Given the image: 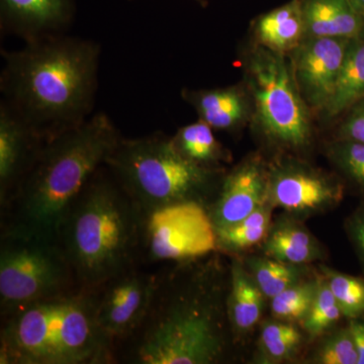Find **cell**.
I'll return each mask as SVG.
<instances>
[{"instance_id": "obj_22", "label": "cell", "mask_w": 364, "mask_h": 364, "mask_svg": "<svg viewBox=\"0 0 364 364\" xmlns=\"http://www.w3.org/2000/svg\"><path fill=\"white\" fill-rule=\"evenodd\" d=\"M171 142L182 156L208 168L218 169L215 165L224 158L212 127L202 119L182 127Z\"/></svg>"}, {"instance_id": "obj_9", "label": "cell", "mask_w": 364, "mask_h": 364, "mask_svg": "<svg viewBox=\"0 0 364 364\" xmlns=\"http://www.w3.org/2000/svg\"><path fill=\"white\" fill-rule=\"evenodd\" d=\"M217 250V230L203 203H173L144 215L143 264L198 259Z\"/></svg>"}, {"instance_id": "obj_21", "label": "cell", "mask_w": 364, "mask_h": 364, "mask_svg": "<svg viewBox=\"0 0 364 364\" xmlns=\"http://www.w3.org/2000/svg\"><path fill=\"white\" fill-rule=\"evenodd\" d=\"M364 97V38L352 40L326 112L335 117Z\"/></svg>"}, {"instance_id": "obj_28", "label": "cell", "mask_w": 364, "mask_h": 364, "mask_svg": "<svg viewBox=\"0 0 364 364\" xmlns=\"http://www.w3.org/2000/svg\"><path fill=\"white\" fill-rule=\"evenodd\" d=\"M341 316H343V314L327 280L318 282L313 305L303 322L306 333L312 338L320 336L336 324Z\"/></svg>"}, {"instance_id": "obj_17", "label": "cell", "mask_w": 364, "mask_h": 364, "mask_svg": "<svg viewBox=\"0 0 364 364\" xmlns=\"http://www.w3.org/2000/svg\"><path fill=\"white\" fill-rule=\"evenodd\" d=\"M255 31L267 49L277 53L293 51L306 38L299 0H291L261 16L256 21Z\"/></svg>"}, {"instance_id": "obj_3", "label": "cell", "mask_w": 364, "mask_h": 364, "mask_svg": "<svg viewBox=\"0 0 364 364\" xmlns=\"http://www.w3.org/2000/svg\"><path fill=\"white\" fill-rule=\"evenodd\" d=\"M109 114L98 112L41 148L32 167L6 207L0 234L58 240L72 203L122 138Z\"/></svg>"}, {"instance_id": "obj_29", "label": "cell", "mask_w": 364, "mask_h": 364, "mask_svg": "<svg viewBox=\"0 0 364 364\" xmlns=\"http://www.w3.org/2000/svg\"><path fill=\"white\" fill-rule=\"evenodd\" d=\"M331 157L352 181L364 189V144L343 140L331 147Z\"/></svg>"}, {"instance_id": "obj_16", "label": "cell", "mask_w": 364, "mask_h": 364, "mask_svg": "<svg viewBox=\"0 0 364 364\" xmlns=\"http://www.w3.org/2000/svg\"><path fill=\"white\" fill-rule=\"evenodd\" d=\"M306 38L363 37L364 16L355 11L349 0H299Z\"/></svg>"}, {"instance_id": "obj_20", "label": "cell", "mask_w": 364, "mask_h": 364, "mask_svg": "<svg viewBox=\"0 0 364 364\" xmlns=\"http://www.w3.org/2000/svg\"><path fill=\"white\" fill-rule=\"evenodd\" d=\"M264 251L268 257L296 265L312 262L321 256L312 235L291 223H282L268 234Z\"/></svg>"}, {"instance_id": "obj_2", "label": "cell", "mask_w": 364, "mask_h": 364, "mask_svg": "<svg viewBox=\"0 0 364 364\" xmlns=\"http://www.w3.org/2000/svg\"><path fill=\"white\" fill-rule=\"evenodd\" d=\"M102 48L66 33L2 52L0 104L45 142L92 116Z\"/></svg>"}, {"instance_id": "obj_34", "label": "cell", "mask_w": 364, "mask_h": 364, "mask_svg": "<svg viewBox=\"0 0 364 364\" xmlns=\"http://www.w3.org/2000/svg\"><path fill=\"white\" fill-rule=\"evenodd\" d=\"M356 11L364 16V0H349Z\"/></svg>"}, {"instance_id": "obj_31", "label": "cell", "mask_w": 364, "mask_h": 364, "mask_svg": "<svg viewBox=\"0 0 364 364\" xmlns=\"http://www.w3.org/2000/svg\"><path fill=\"white\" fill-rule=\"evenodd\" d=\"M341 135L345 140L364 144V104L345 121L341 128Z\"/></svg>"}, {"instance_id": "obj_1", "label": "cell", "mask_w": 364, "mask_h": 364, "mask_svg": "<svg viewBox=\"0 0 364 364\" xmlns=\"http://www.w3.org/2000/svg\"><path fill=\"white\" fill-rule=\"evenodd\" d=\"M198 259L156 270L147 313L119 345L116 363L215 364L228 349L227 296L221 270Z\"/></svg>"}, {"instance_id": "obj_32", "label": "cell", "mask_w": 364, "mask_h": 364, "mask_svg": "<svg viewBox=\"0 0 364 364\" xmlns=\"http://www.w3.org/2000/svg\"><path fill=\"white\" fill-rule=\"evenodd\" d=\"M349 233L364 263V210L352 215L348 223Z\"/></svg>"}, {"instance_id": "obj_13", "label": "cell", "mask_w": 364, "mask_h": 364, "mask_svg": "<svg viewBox=\"0 0 364 364\" xmlns=\"http://www.w3.org/2000/svg\"><path fill=\"white\" fill-rule=\"evenodd\" d=\"M268 174L256 160L245 162L223 178L208 207L215 230L245 219L267 203Z\"/></svg>"}, {"instance_id": "obj_19", "label": "cell", "mask_w": 364, "mask_h": 364, "mask_svg": "<svg viewBox=\"0 0 364 364\" xmlns=\"http://www.w3.org/2000/svg\"><path fill=\"white\" fill-rule=\"evenodd\" d=\"M186 98L198 111L200 119L217 130H229L245 116V102L236 88L188 91Z\"/></svg>"}, {"instance_id": "obj_6", "label": "cell", "mask_w": 364, "mask_h": 364, "mask_svg": "<svg viewBox=\"0 0 364 364\" xmlns=\"http://www.w3.org/2000/svg\"><path fill=\"white\" fill-rule=\"evenodd\" d=\"M105 165L144 215L189 200L208 208L223 181L218 169L186 159L173 147L171 138L160 133L122 136Z\"/></svg>"}, {"instance_id": "obj_35", "label": "cell", "mask_w": 364, "mask_h": 364, "mask_svg": "<svg viewBox=\"0 0 364 364\" xmlns=\"http://www.w3.org/2000/svg\"><path fill=\"white\" fill-rule=\"evenodd\" d=\"M198 2H202V0H198Z\"/></svg>"}, {"instance_id": "obj_25", "label": "cell", "mask_w": 364, "mask_h": 364, "mask_svg": "<svg viewBox=\"0 0 364 364\" xmlns=\"http://www.w3.org/2000/svg\"><path fill=\"white\" fill-rule=\"evenodd\" d=\"M301 340V332L291 323H265L260 333L261 355L270 363L289 360L298 352Z\"/></svg>"}, {"instance_id": "obj_18", "label": "cell", "mask_w": 364, "mask_h": 364, "mask_svg": "<svg viewBox=\"0 0 364 364\" xmlns=\"http://www.w3.org/2000/svg\"><path fill=\"white\" fill-rule=\"evenodd\" d=\"M263 296L264 294L245 268L234 262L227 296L228 320L232 331L242 334L252 329L262 314Z\"/></svg>"}, {"instance_id": "obj_5", "label": "cell", "mask_w": 364, "mask_h": 364, "mask_svg": "<svg viewBox=\"0 0 364 364\" xmlns=\"http://www.w3.org/2000/svg\"><path fill=\"white\" fill-rule=\"evenodd\" d=\"M97 324L92 289L28 304L1 317L0 364H114Z\"/></svg>"}, {"instance_id": "obj_24", "label": "cell", "mask_w": 364, "mask_h": 364, "mask_svg": "<svg viewBox=\"0 0 364 364\" xmlns=\"http://www.w3.org/2000/svg\"><path fill=\"white\" fill-rule=\"evenodd\" d=\"M251 277L267 298L273 299L289 287L301 282L303 269L299 265L282 262L273 258L249 260Z\"/></svg>"}, {"instance_id": "obj_8", "label": "cell", "mask_w": 364, "mask_h": 364, "mask_svg": "<svg viewBox=\"0 0 364 364\" xmlns=\"http://www.w3.org/2000/svg\"><path fill=\"white\" fill-rule=\"evenodd\" d=\"M249 77L263 131L289 147L306 146L311 130L305 100L282 53L267 48L256 51L249 64Z\"/></svg>"}, {"instance_id": "obj_7", "label": "cell", "mask_w": 364, "mask_h": 364, "mask_svg": "<svg viewBox=\"0 0 364 364\" xmlns=\"http://www.w3.org/2000/svg\"><path fill=\"white\" fill-rule=\"evenodd\" d=\"M58 240L0 234V315L78 289Z\"/></svg>"}, {"instance_id": "obj_14", "label": "cell", "mask_w": 364, "mask_h": 364, "mask_svg": "<svg viewBox=\"0 0 364 364\" xmlns=\"http://www.w3.org/2000/svg\"><path fill=\"white\" fill-rule=\"evenodd\" d=\"M45 143L20 117L0 104V208L13 198Z\"/></svg>"}, {"instance_id": "obj_23", "label": "cell", "mask_w": 364, "mask_h": 364, "mask_svg": "<svg viewBox=\"0 0 364 364\" xmlns=\"http://www.w3.org/2000/svg\"><path fill=\"white\" fill-rule=\"evenodd\" d=\"M272 208L267 203L242 221L217 229L218 250L240 252L267 239L269 234Z\"/></svg>"}, {"instance_id": "obj_33", "label": "cell", "mask_w": 364, "mask_h": 364, "mask_svg": "<svg viewBox=\"0 0 364 364\" xmlns=\"http://www.w3.org/2000/svg\"><path fill=\"white\" fill-rule=\"evenodd\" d=\"M349 330L358 351V364H364V322L352 318Z\"/></svg>"}, {"instance_id": "obj_15", "label": "cell", "mask_w": 364, "mask_h": 364, "mask_svg": "<svg viewBox=\"0 0 364 364\" xmlns=\"http://www.w3.org/2000/svg\"><path fill=\"white\" fill-rule=\"evenodd\" d=\"M4 31L26 43L63 35L70 25V0H1Z\"/></svg>"}, {"instance_id": "obj_10", "label": "cell", "mask_w": 364, "mask_h": 364, "mask_svg": "<svg viewBox=\"0 0 364 364\" xmlns=\"http://www.w3.org/2000/svg\"><path fill=\"white\" fill-rule=\"evenodd\" d=\"M143 265H134L92 289L97 324L114 350L135 332L147 313L156 272Z\"/></svg>"}, {"instance_id": "obj_12", "label": "cell", "mask_w": 364, "mask_h": 364, "mask_svg": "<svg viewBox=\"0 0 364 364\" xmlns=\"http://www.w3.org/2000/svg\"><path fill=\"white\" fill-rule=\"evenodd\" d=\"M342 198L338 181L301 165H280L268 174L267 203L291 214L321 212Z\"/></svg>"}, {"instance_id": "obj_4", "label": "cell", "mask_w": 364, "mask_h": 364, "mask_svg": "<svg viewBox=\"0 0 364 364\" xmlns=\"http://www.w3.org/2000/svg\"><path fill=\"white\" fill-rule=\"evenodd\" d=\"M144 215L105 165L91 177L59 228L79 287L92 289L142 262Z\"/></svg>"}, {"instance_id": "obj_27", "label": "cell", "mask_w": 364, "mask_h": 364, "mask_svg": "<svg viewBox=\"0 0 364 364\" xmlns=\"http://www.w3.org/2000/svg\"><path fill=\"white\" fill-rule=\"evenodd\" d=\"M326 280L345 317L364 315V279L325 268Z\"/></svg>"}, {"instance_id": "obj_11", "label": "cell", "mask_w": 364, "mask_h": 364, "mask_svg": "<svg viewBox=\"0 0 364 364\" xmlns=\"http://www.w3.org/2000/svg\"><path fill=\"white\" fill-rule=\"evenodd\" d=\"M352 40L309 37L293 50L291 69L304 100L326 109L333 97Z\"/></svg>"}, {"instance_id": "obj_30", "label": "cell", "mask_w": 364, "mask_h": 364, "mask_svg": "<svg viewBox=\"0 0 364 364\" xmlns=\"http://www.w3.org/2000/svg\"><path fill=\"white\" fill-rule=\"evenodd\" d=\"M318 363L322 364H358V354L350 330L335 333L323 345L318 353Z\"/></svg>"}, {"instance_id": "obj_26", "label": "cell", "mask_w": 364, "mask_h": 364, "mask_svg": "<svg viewBox=\"0 0 364 364\" xmlns=\"http://www.w3.org/2000/svg\"><path fill=\"white\" fill-rule=\"evenodd\" d=\"M318 282H299L272 299V315L287 322L303 323L310 312Z\"/></svg>"}]
</instances>
